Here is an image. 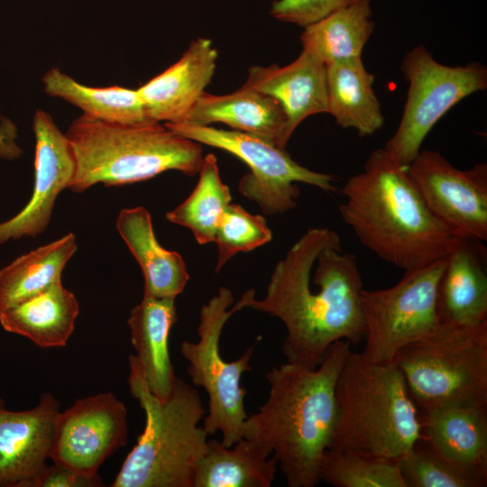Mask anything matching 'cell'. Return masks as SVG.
Instances as JSON below:
<instances>
[{
    "label": "cell",
    "instance_id": "11",
    "mask_svg": "<svg viewBox=\"0 0 487 487\" xmlns=\"http://www.w3.org/2000/svg\"><path fill=\"white\" fill-rule=\"evenodd\" d=\"M445 264L446 257L405 271L390 288L363 289L365 347L362 353L367 359L392 362L403 347L439 328L437 289Z\"/></svg>",
    "mask_w": 487,
    "mask_h": 487
},
{
    "label": "cell",
    "instance_id": "4",
    "mask_svg": "<svg viewBox=\"0 0 487 487\" xmlns=\"http://www.w3.org/2000/svg\"><path fill=\"white\" fill-rule=\"evenodd\" d=\"M328 448L398 461L421 436L419 411L396 363L351 352L335 384Z\"/></svg>",
    "mask_w": 487,
    "mask_h": 487
},
{
    "label": "cell",
    "instance_id": "5",
    "mask_svg": "<svg viewBox=\"0 0 487 487\" xmlns=\"http://www.w3.org/2000/svg\"><path fill=\"white\" fill-rule=\"evenodd\" d=\"M76 158L69 188L81 193L97 183L123 186L168 170L188 176L199 172L200 143L158 122L117 124L81 115L65 133Z\"/></svg>",
    "mask_w": 487,
    "mask_h": 487
},
{
    "label": "cell",
    "instance_id": "2",
    "mask_svg": "<svg viewBox=\"0 0 487 487\" xmlns=\"http://www.w3.org/2000/svg\"><path fill=\"white\" fill-rule=\"evenodd\" d=\"M351 350L340 340L314 369L289 362L273 367L266 373L267 400L244 423L243 437L271 451L289 487L320 482V461L337 417L335 384Z\"/></svg>",
    "mask_w": 487,
    "mask_h": 487
},
{
    "label": "cell",
    "instance_id": "22",
    "mask_svg": "<svg viewBox=\"0 0 487 487\" xmlns=\"http://www.w3.org/2000/svg\"><path fill=\"white\" fill-rule=\"evenodd\" d=\"M116 229L143 274V296L176 299L189 275L181 255L163 248L153 232L152 217L143 207L122 209Z\"/></svg>",
    "mask_w": 487,
    "mask_h": 487
},
{
    "label": "cell",
    "instance_id": "1",
    "mask_svg": "<svg viewBox=\"0 0 487 487\" xmlns=\"http://www.w3.org/2000/svg\"><path fill=\"white\" fill-rule=\"evenodd\" d=\"M363 283L356 258L328 227L308 229L275 265L265 297L246 308L278 317L287 362L317 367L329 347L364 340Z\"/></svg>",
    "mask_w": 487,
    "mask_h": 487
},
{
    "label": "cell",
    "instance_id": "31",
    "mask_svg": "<svg viewBox=\"0 0 487 487\" xmlns=\"http://www.w3.org/2000/svg\"><path fill=\"white\" fill-rule=\"evenodd\" d=\"M406 487H485L487 476L438 454L421 436L398 461Z\"/></svg>",
    "mask_w": 487,
    "mask_h": 487
},
{
    "label": "cell",
    "instance_id": "14",
    "mask_svg": "<svg viewBox=\"0 0 487 487\" xmlns=\"http://www.w3.org/2000/svg\"><path fill=\"white\" fill-rule=\"evenodd\" d=\"M32 130L35 136L33 191L19 213L0 223V244L41 234L49 225L59 194L69 188L76 172L72 146L48 113L35 112Z\"/></svg>",
    "mask_w": 487,
    "mask_h": 487
},
{
    "label": "cell",
    "instance_id": "21",
    "mask_svg": "<svg viewBox=\"0 0 487 487\" xmlns=\"http://www.w3.org/2000/svg\"><path fill=\"white\" fill-rule=\"evenodd\" d=\"M176 320L175 299L143 296L127 321L147 386L161 401L170 396L177 379L169 352V337Z\"/></svg>",
    "mask_w": 487,
    "mask_h": 487
},
{
    "label": "cell",
    "instance_id": "23",
    "mask_svg": "<svg viewBox=\"0 0 487 487\" xmlns=\"http://www.w3.org/2000/svg\"><path fill=\"white\" fill-rule=\"evenodd\" d=\"M79 313L75 295L57 282L41 292L0 311V325L42 348L62 347Z\"/></svg>",
    "mask_w": 487,
    "mask_h": 487
},
{
    "label": "cell",
    "instance_id": "24",
    "mask_svg": "<svg viewBox=\"0 0 487 487\" xmlns=\"http://www.w3.org/2000/svg\"><path fill=\"white\" fill-rule=\"evenodd\" d=\"M327 113L343 128L355 129L361 137L382 128L384 115L373 89L374 75L362 57L326 65Z\"/></svg>",
    "mask_w": 487,
    "mask_h": 487
},
{
    "label": "cell",
    "instance_id": "19",
    "mask_svg": "<svg viewBox=\"0 0 487 487\" xmlns=\"http://www.w3.org/2000/svg\"><path fill=\"white\" fill-rule=\"evenodd\" d=\"M224 124L233 130L264 138L286 150V115L273 97L242 87L225 95L204 92L182 123L192 125Z\"/></svg>",
    "mask_w": 487,
    "mask_h": 487
},
{
    "label": "cell",
    "instance_id": "6",
    "mask_svg": "<svg viewBox=\"0 0 487 487\" xmlns=\"http://www.w3.org/2000/svg\"><path fill=\"white\" fill-rule=\"evenodd\" d=\"M129 367L130 391L144 411L145 425L111 486L193 487L195 467L208 441L198 425L206 413L198 391L177 377L170 396L159 400L135 355H130Z\"/></svg>",
    "mask_w": 487,
    "mask_h": 487
},
{
    "label": "cell",
    "instance_id": "25",
    "mask_svg": "<svg viewBox=\"0 0 487 487\" xmlns=\"http://www.w3.org/2000/svg\"><path fill=\"white\" fill-rule=\"evenodd\" d=\"M271 455L261 442L245 437L230 447L208 440L195 467L193 487H270L277 471Z\"/></svg>",
    "mask_w": 487,
    "mask_h": 487
},
{
    "label": "cell",
    "instance_id": "10",
    "mask_svg": "<svg viewBox=\"0 0 487 487\" xmlns=\"http://www.w3.org/2000/svg\"><path fill=\"white\" fill-rule=\"evenodd\" d=\"M164 125L175 133L225 151L246 163L250 172L240 179L238 189L266 215L284 214L296 207L299 196L297 183L308 184L324 191L335 189L332 175L299 164L286 150L260 136L211 125Z\"/></svg>",
    "mask_w": 487,
    "mask_h": 487
},
{
    "label": "cell",
    "instance_id": "9",
    "mask_svg": "<svg viewBox=\"0 0 487 487\" xmlns=\"http://www.w3.org/2000/svg\"><path fill=\"white\" fill-rule=\"evenodd\" d=\"M400 70L409 83L407 100L399 126L383 149L407 168L451 107L487 88V69L475 61L456 67L441 64L418 45L405 54Z\"/></svg>",
    "mask_w": 487,
    "mask_h": 487
},
{
    "label": "cell",
    "instance_id": "33",
    "mask_svg": "<svg viewBox=\"0 0 487 487\" xmlns=\"http://www.w3.org/2000/svg\"><path fill=\"white\" fill-rule=\"evenodd\" d=\"M361 0H277L270 14L277 20L306 27Z\"/></svg>",
    "mask_w": 487,
    "mask_h": 487
},
{
    "label": "cell",
    "instance_id": "8",
    "mask_svg": "<svg viewBox=\"0 0 487 487\" xmlns=\"http://www.w3.org/2000/svg\"><path fill=\"white\" fill-rule=\"evenodd\" d=\"M254 289L245 291L232 308L231 289L221 287L218 293L199 311L197 342L183 341L180 353L188 362V374L194 386L201 387L208 397L207 415L203 427L208 436L220 432L222 444L230 447L243 437L247 418L244 409L246 390L240 385L244 372L250 371L254 345L233 362L224 360L220 337L226 322L235 312L246 308Z\"/></svg>",
    "mask_w": 487,
    "mask_h": 487
},
{
    "label": "cell",
    "instance_id": "20",
    "mask_svg": "<svg viewBox=\"0 0 487 487\" xmlns=\"http://www.w3.org/2000/svg\"><path fill=\"white\" fill-rule=\"evenodd\" d=\"M421 437L446 459L487 476V406L418 410Z\"/></svg>",
    "mask_w": 487,
    "mask_h": 487
},
{
    "label": "cell",
    "instance_id": "26",
    "mask_svg": "<svg viewBox=\"0 0 487 487\" xmlns=\"http://www.w3.org/2000/svg\"><path fill=\"white\" fill-rule=\"evenodd\" d=\"M77 239L61 238L17 257L0 270V311L15 306L61 281L62 271L77 251Z\"/></svg>",
    "mask_w": 487,
    "mask_h": 487
},
{
    "label": "cell",
    "instance_id": "12",
    "mask_svg": "<svg viewBox=\"0 0 487 487\" xmlns=\"http://www.w3.org/2000/svg\"><path fill=\"white\" fill-rule=\"evenodd\" d=\"M407 172L427 208L454 236L486 242V163L459 170L437 151L420 150Z\"/></svg>",
    "mask_w": 487,
    "mask_h": 487
},
{
    "label": "cell",
    "instance_id": "3",
    "mask_svg": "<svg viewBox=\"0 0 487 487\" xmlns=\"http://www.w3.org/2000/svg\"><path fill=\"white\" fill-rule=\"evenodd\" d=\"M339 211L363 245L401 270L446 256L455 236L430 212L409 178L383 148L350 177Z\"/></svg>",
    "mask_w": 487,
    "mask_h": 487
},
{
    "label": "cell",
    "instance_id": "30",
    "mask_svg": "<svg viewBox=\"0 0 487 487\" xmlns=\"http://www.w3.org/2000/svg\"><path fill=\"white\" fill-rule=\"evenodd\" d=\"M319 478L335 487H406L397 461L327 448Z\"/></svg>",
    "mask_w": 487,
    "mask_h": 487
},
{
    "label": "cell",
    "instance_id": "17",
    "mask_svg": "<svg viewBox=\"0 0 487 487\" xmlns=\"http://www.w3.org/2000/svg\"><path fill=\"white\" fill-rule=\"evenodd\" d=\"M483 243L455 237L438 283L440 324L474 326L487 322V249Z\"/></svg>",
    "mask_w": 487,
    "mask_h": 487
},
{
    "label": "cell",
    "instance_id": "29",
    "mask_svg": "<svg viewBox=\"0 0 487 487\" xmlns=\"http://www.w3.org/2000/svg\"><path fill=\"white\" fill-rule=\"evenodd\" d=\"M198 173L190 196L168 212L166 218L188 228L199 244H206L214 242L216 226L232 197L228 186L221 180L214 154L204 156Z\"/></svg>",
    "mask_w": 487,
    "mask_h": 487
},
{
    "label": "cell",
    "instance_id": "7",
    "mask_svg": "<svg viewBox=\"0 0 487 487\" xmlns=\"http://www.w3.org/2000/svg\"><path fill=\"white\" fill-rule=\"evenodd\" d=\"M393 362L418 410L487 406V322L441 324L431 335L403 347Z\"/></svg>",
    "mask_w": 487,
    "mask_h": 487
},
{
    "label": "cell",
    "instance_id": "15",
    "mask_svg": "<svg viewBox=\"0 0 487 487\" xmlns=\"http://www.w3.org/2000/svg\"><path fill=\"white\" fill-rule=\"evenodd\" d=\"M59 408L49 393L22 411L6 409L0 399V487H29L46 465Z\"/></svg>",
    "mask_w": 487,
    "mask_h": 487
},
{
    "label": "cell",
    "instance_id": "13",
    "mask_svg": "<svg viewBox=\"0 0 487 487\" xmlns=\"http://www.w3.org/2000/svg\"><path fill=\"white\" fill-rule=\"evenodd\" d=\"M127 409L112 392L77 400L59 411L50 458L76 471L96 474L127 443Z\"/></svg>",
    "mask_w": 487,
    "mask_h": 487
},
{
    "label": "cell",
    "instance_id": "18",
    "mask_svg": "<svg viewBox=\"0 0 487 487\" xmlns=\"http://www.w3.org/2000/svg\"><path fill=\"white\" fill-rule=\"evenodd\" d=\"M244 87L276 99L286 115L284 141L307 117L327 113L326 65L308 51L287 66H253Z\"/></svg>",
    "mask_w": 487,
    "mask_h": 487
},
{
    "label": "cell",
    "instance_id": "28",
    "mask_svg": "<svg viewBox=\"0 0 487 487\" xmlns=\"http://www.w3.org/2000/svg\"><path fill=\"white\" fill-rule=\"evenodd\" d=\"M370 0H361L304 27L300 35L302 50L318 58L325 65L362 57L372 35Z\"/></svg>",
    "mask_w": 487,
    "mask_h": 487
},
{
    "label": "cell",
    "instance_id": "27",
    "mask_svg": "<svg viewBox=\"0 0 487 487\" xmlns=\"http://www.w3.org/2000/svg\"><path fill=\"white\" fill-rule=\"evenodd\" d=\"M42 82L48 95L70 103L78 107L82 115L95 119L117 124L152 121L146 115L137 89L119 86H85L58 68L49 69Z\"/></svg>",
    "mask_w": 487,
    "mask_h": 487
},
{
    "label": "cell",
    "instance_id": "34",
    "mask_svg": "<svg viewBox=\"0 0 487 487\" xmlns=\"http://www.w3.org/2000/svg\"><path fill=\"white\" fill-rule=\"evenodd\" d=\"M99 486H103V482L97 473H84L58 463L49 466L45 465L29 485V487Z\"/></svg>",
    "mask_w": 487,
    "mask_h": 487
},
{
    "label": "cell",
    "instance_id": "35",
    "mask_svg": "<svg viewBox=\"0 0 487 487\" xmlns=\"http://www.w3.org/2000/svg\"><path fill=\"white\" fill-rule=\"evenodd\" d=\"M17 128L7 119H1L0 123V158L13 160L22 154V149L17 145Z\"/></svg>",
    "mask_w": 487,
    "mask_h": 487
},
{
    "label": "cell",
    "instance_id": "32",
    "mask_svg": "<svg viewBox=\"0 0 487 487\" xmlns=\"http://www.w3.org/2000/svg\"><path fill=\"white\" fill-rule=\"evenodd\" d=\"M272 238L266 219L247 212L240 205L229 204L216 226L214 242L218 247L216 271L236 253L250 252Z\"/></svg>",
    "mask_w": 487,
    "mask_h": 487
},
{
    "label": "cell",
    "instance_id": "16",
    "mask_svg": "<svg viewBox=\"0 0 487 487\" xmlns=\"http://www.w3.org/2000/svg\"><path fill=\"white\" fill-rule=\"evenodd\" d=\"M217 57L210 39L198 38L175 63L137 88L149 119L182 123L211 82Z\"/></svg>",
    "mask_w": 487,
    "mask_h": 487
}]
</instances>
